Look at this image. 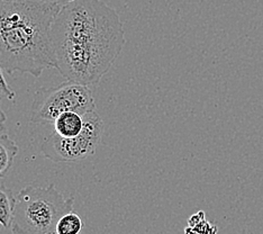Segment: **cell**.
<instances>
[{"instance_id": "8fae6325", "label": "cell", "mask_w": 263, "mask_h": 234, "mask_svg": "<svg viewBox=\"0 0 263 234\" xmlns=\"http://www.w3.org/2000/svg\"><path fill=\"white\" fill-rule=\"evenodd\" d=\"M3 72L4 71L2 70V68H0V97H2V96H4L6 99L15 100L16 93L14 92L13 88H11L8 85L7 81H6Z\"/></svg>"}, {"instance_id": "7c38bea8", "label": "cell", "mask_w": 263, "mask_h": 234, "mask_svg": "<svg viewBox=\"0 0 263 234\" xmlns=\"http://www.w3.org/2000/svg\"><path fill=\"white\" fill-rule=\"evenodd\" d=\"M6 114L0 108V134L6 133Z\"/></svg>"}, {"instance_id": "30bf717a", "label": "cell", "mask_w": 263, "mask_h": 234, "mask_svg": "<svg viewBox=\"0 0 263 234\" xmlns=\"http://www.w3.org/2000/svg\"><path fill=\"white\" fill-rule=\"evenodd\" d=\"M83 229L81 216L71 211L59 220L54 234H80Z\"/></svg>"}, {"instance_id": "9c48e42d", "label": "cell", "mask_w": 263, "mask_h": 234, "mask_svg": "<svg viewBox=\"0 0 263 234\" xmlns=\"http://www.w3.org/2000/svg\"><path fill=\"white\" fill-rule=\"evenodd\" d=\"M217 231V226L209 223L205 218V212L200 211L190 216L184 234H216Z\"/></svg>"}, {"instance_id": "4fadbf2b", "label": "cell", "mask_w": 263, "mask_h": 234, "mask_svg": "<svg viewBox=\"0 0 263 234\" xmlns=\"http://www.w3.org/2000/svg\"><path fill=\"white\" fill-rule=\"evenodd\" d=\"M34 2H37L41 4H46V5H57L60 6L62 5L64 0H34Z\"/></svg>"}, {"instance_id": "ba28073f", "label": "cell", "mask_w": 263, "mask_h": 234, "mask_svg": "<svg viewBox=\"0 0 263 234\" xmlns=\"http://www.w3.org/2000/svg\"><path fill=\"white\" fill-rule=\"evenodd\" d=\"M16 197L11 189L0 185V225L8 229L13 223Z\"/></svg>"}, {"instance_id": "8992f818", "label": "cell", "mask_w": 263, "mask_h": 234, "mask_svg": "<svg viewBox=\"0 0 263 234\" xmlns=\"http://www.w3.org/2000/svg\"><path fill=\"white\" fill-rule=\"evenodd\" d=\"M52 124L54 133L65 139H70L81 133L83 129V115L76 112H68L60 115Z\"/></svg>"}, {"instance_id": "52a82bcc", "label": "cell", "mask_w": 263, "mask_h": 234, "mask_svg": "<svg viewBox=\"0 0 263 234\" xmlns=\"http://www.w3.org/2000/svg\"><path fill=\"white\" fill-rule=\"evenodd\" d=\"M18 151L20 148L15 141L11 140L6 133L0 134V178L7 175Z\"/></svg>"}, {"instance_id": "5bb4252c", "label": "cell", "mask_w": 263, "mask_h": 234, "mask_svg": "<svg viewBox=\"0 0 263 234\" xmlns=\"http://www.w3.org/2000/svg\"><path fill=\"white\" fill-rule=\"evenodd\" d=\"M14 2H18V0H0V3H14Z\"/></svg>"}, {"instance_id": "7a4b0ae2", "label": "cell", "mask_w": 263, "mask_h": 234, "mask_svg": "<svg viewBox=\"0 0 263 234\" xmlns=\"http://www.w3.org/2000/svg\"><path fill=\"white\" fill-rule=\"evenodd\" d=\"M61 5H46L34 0L0 3V68L40 77L54 68L50 29Z\"/></svg>"}, {"instance_id": "3957f363", "label": "cell", "mask_w": 263, "mask_h": 234, "mask_svg": "<svg viewBox=\"0 0 263 234\" xmlns=\"http://www.w3.org/2000/svg\"><path fill=\"white\" fill-rule=\"evenodd\" d=\"M74 197L65 198L54 184L27 186L16 196L11 231L14 234H54L59 220L72 211Z\"/></svg>"}, {"instance_id": "277c9868", "label": "cell", "mask_w": 263, "mask_h": 234, "mask_svg": "<svg viewBox=\"0 0 263 234\" xmlns=\"http://www.w3.org/2000/svg\"><path fill=\"white\" fill-rule=\"evenodd\" d=\"M96 111V103L90 87L65 81L50 88H40L34 96L31 119L35 123H53L68 112L81 115Z\"/></svg>"}, {"instance_id": "5b68a950", "label": "cell", "mask_w": 263, "mask_h": 234, "mask_svg": "<svg viewBox=\"0 0 263 234\" xmlns=\"http://www.w3.org/2000/svg\"><path fill=\"white\" fill-rule=\"evenodd\" d=\"M104 122L99 114L91 111L83 115V129L79 135L70 139L52 132L42 143L41 151L53 162H77L93 155L104 133Z\"/></svg>"}, {"instance_id": "6da1fadb", "label": "cell", "mask_w": 263, "mask_h": 234, "mask_svg": "<svg viewBox=\"0 0 263 234\" xmlns=\"http://www.w3.org/2000/svg\"><path fill=\"white\" fill-rule=\"evenodd\" d=\"M125 42L122 20L103 0H64L50 29L54 68L88 87L110 70Z\"/></svg>"}]
</instances>
